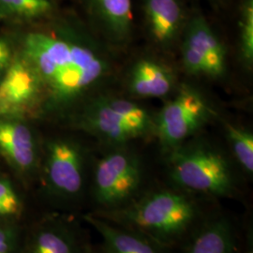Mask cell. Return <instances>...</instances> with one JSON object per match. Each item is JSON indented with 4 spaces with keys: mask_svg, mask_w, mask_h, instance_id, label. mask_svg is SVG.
<instances>
[{
    "mask_svg": "<svg viewBox=\"0 0 253 253\" xmlns=\"http://www.w3.org/2000/svg\"><path fill=\"white\" fill-rule=\"evenodd\" d=\"M54 31L27 35V60L59 102H68L106 78L110 63L99 51Z\"/></svg>",
    "mask_w": 253,
    "mask_h": 253,
    "instance_id": "1",
    "label": "cell"
},
{
    "mask_svg": "<svg viewBox=\"0 0 253 253\" xmlns=\"http://www.w3.org/2000/svg\"><path fill=\"white\" fill-rule=\"evenodd\" d=\"M45 179L49 189L62 197H74L84 184V164L80 148L73 142L56 140L48 145Z\"/></svg>",
    "mask_w": 253,
    "mask_h": 253,
    "instance_id": "6",
    "label": "cell"
},
{
    "mask_svg": "<svg viewBox=\"0 0 253 253\" xmlns=\"http://www.w3.org/2000/svg\"><path fill=\"white\" fill-rule=\"evenodd\" d=\"M84 126L93 134L113 145H124L145 134L104 103L95 100L84 115Z\"/></svg>",
    "mask_w": 253,
    "mask_h": 253,
    "instance_id": "11",
    "label": "cell"
},
{
    "mask_svg": "<svg viewBox=\"0 0 253 253\" xmlns=\"http://www.w3.org/2000/svg\"><path fill=\"white\" fill-rule=\"evenodd\" d=\"M22 203L12 184L7 179H0V217L19 215Z\"/></svg>",
    "mask_w": 253,
    "mask_h": 253,
    "instance_id": "21",
    "label": "cell"
},
{
    "mask_svg": "<svg viewBox=\"0 0 253 253\" xmlns=\"http://www.w3.org/2000/svg\"><path fill=\"white\" fill-rule=\"evenodd\" d=\"M145 30L155 43L172 45L183 34L190 16L186 0H141Z\"/></svg>",
    "mask_w": 253,
    "mask_h": 253,
    "instance_id": "7",
    "label": "cell"
},
{
    "mask_svg": "<svg viewBox=\"0 0 253 253\" xmlns=\"http://www.w3.org/2000/svg\"><path fill=\"white\" fill-rule=\"evenodd\" d=\"M86 221L101 235L106 253H161L152 241L97 216H85Z\"/></svg>",
    "mask_w": 253,
    "mask_h": 253,
    "instance_id": "14",
    "label": "cell"
},
{
    "mask_svg": "<svg viewBox=\"0 0 253 253\" xmlns=\"http://www.w3.org/2000/svg\"><path fill=\"white\" fill-rule=\"evenodd\" d=\"M54 12V0H0V16L3 17L46 18Z\"/></svg>",
    "mask_w": 253,
    "mask_h": 253,
    "instance_id": "17",
    "label": "cell"
},
{
    "mask_svg": "<svg viewBox=\"0 0 253 253\" xmlns=\"http://www.w3.org/2000/svg\"><path fill=\"white\" fill-rule=\"evenodd\" d=\"M237 24L241 57L245 65L250 69L253 64V0H240Z\"/></svg>",
    "mask_w": 253,
    "mask_h": 253,
    "instance_id": "20",
    "label": "cell"
},
{
    "mask_svg": "<svg viewBox=\"0 0 253 253\" xmlns=\"http://www.w3.org/2000/svg\"><path fill=\"white\" fill-rule=\"evenodd\" d=\"M141 182L142 166L138 157L126 150H115L105 155L96 166V202L105 210L121 208L135 197Z\"/></svg>",
    "mask_w": 253,
    "mask_h": 253,
    "instance_id": "5",
    "label": "cell"
},
{
    "mask_svg": "<svg viewBox=\"0 0 253 253\" xmlns=\"http://www.w3.org/2000/svg\"><path fill=\"white\" fill-rule=\"evenodd\" d=\"M213 115L209 100L201 92L183 85L163 106L154 122V129L163 147L172 151L208 123Z\"/></svg>",
    "mask_w": 253,
    "mask_h": 253,
    "instance_id": "4",
    "label": "cell"
},
{
    "mask_svg": "<svg viewBox=\"0 0 253 253\" xmlns=\"http://www.w3.org/2000/svg\"><path fill=\"white\" fill-rule=\"evenodd\" d=\"M0 151L19 170L31 169L36 161L31 130L17 121L0 118Z\"/></svg>",
    "mask_w": 253,
    "mask_h": 253,
    "instance_id": "12",
    "label": "cell"
},
{
    "mask_svg": "<svg viewBox=\"0 0 253 253\" xmlns=\"http://www.w3.org/2000/svg\"><path fill=\"white\" fill-rule=\"evenodd\" d=\"M185 253H236L234 230L226 218H218L203 227Z\"/></svg>",
    "mask_w": 253,
    "mask_h": 253,
    "instance_id": "15",
    "label": "cell"
},
{
    "mask_svg": "<svg viewBox=\"0 0 253 253\" xmlns=\"http://www.w3.org/2000/svg\"><path fill=\"white\" fill-rule=\"evenodd\" d=\"M172 152L171 177L181 188L215 197L234 195L235 178L220 152L205 145L179 146Z\"/></svg>",
    "mask_w": 253,
    "mask_h": 253,
    "instance_id": "3",
    "label": "cell"
},
{
    "mask_svg": "<svg viewBox=\"0 0 253 253\" xmlns=\"http://www.w3.org/2000/svg\"><path fill=\"white\" fill-rule=\"evenodd\" d=\"M42 82L30 63L17 60L0 83V118L23 111L35 101Z\"/></svg>",
    "mask_w": 253,
    "mask_h": 253,
    "instance_id": "8",
    "label": "cell"
},
{
    "mask_svg": "<svg viewBox=\"0 0 253 253\" xmlns=\"http://www.w3.org/2000/svg\"><path fill=\"white\" fill-rule=\"evenodd\" d=\"M10 51L8 43L0 40V70L6 65L9 60Z\"/></svg>",
    "mask_w": 253,
    "mask_h": 253,
    "instance_id": "23",
    "label": "cell"
},
{
    "mask_svg": "<svg viewBox=\"0 0 253 253\" xmlns=\"http://www.w3.org/2000/svg\"><path fill=\"white\" fill-rule=\"evenodd\" d=\"M100 217L154 243L166 245L179 239L190 230L198 217V208L181 192L159 190L133 199L121 208L104 210Z\"/></svg>",
    "mask_w": 253,
    "mask_h": 253,
    "instance_id": "2",
    "label": "cell"
},
{
    "mask_svg": "<svg viewBox=\"0 0 253 253\" xmlns=\"http://www.w3.org/2000/svg\"><path fill=\"white\" fill-rule=\"evenodd\" d=\"M102 100L109 108L140 129L145 135L154 128V122L148 112L134 102L114 97L102 98Z\"/></svg>",
    "mask_w": 253,
    "mask_h": 253,
    "instance_id": "18",
    "label": "cell"
},
{
    "mask_svg": "<svg viewBox=\"0 0 253 253\" xmlns=\"http://www.w3.org/2000/svg\"><path fill=\"white\" fill-rule=\"evenodd\" d=\"M226 133L235 158L248 173L253 172V134L243 127L227 124Z\"/></svg>",
    "mask_w": 253,
    "mask_h": 253,
    "instance_id": "19",
    "label": "cell"
},
{
    "mask_svg": "<svg viewBox=\"0 0 253 253\" xmlns=\"http://www.w3.org/2000/svg\"><path fill=\"white\" fill-rule=\"evenodd\" d=\"M92 20L113 41L129 39L134 27L132 0H84Z\"/></svg>",
    "mask_w": 253,
    "mask_h": 253,
    "instance_id": "10",
    "label": "cell"
},
{
    "mask_svg": "<svg viewBox=\"0 0 253 253\" xmlns=\"http://www.w3.org/2000/svg\"><path fill=\"white\" fill-rule=\"evenodd\" d=\"M28 253H79L72 233L64 226L50 224L38 230Z\"/></svg>",
    "mask_w": 253,
    "mask_h": 253,
    "instance_id": "16",
    "label": "cell"
},
{
    "mask_svg": "<svg viewBox=\"0 0 253 253\" xmlns=\"http://www.w3.org/2000/svg\"><path fill=\"white\" fill-rule=\"evenodd\" d=\"M17 231L10 225H0V253H13Z\"/></svg>",
    "mask_w": 253,
    "mask_h": 253,
    "instance_id": "22",
    "label": "cell"
},
{
    "mask_svg": "<svg viewBox=\"0 0 253 253\" xmlns=\"http://www.w3.org/2000/svg\"><path fill=\"white\" fill-rule=\"evenodd\" d=\"M172 71L152 59L136 62L129 75V89L142 98H161L166 96L173 86Z\"/></svg>",
    "mask_w": 253,
    "mask_h": 253,
    "instance_id": "13",
    "label": "cell"
},
{
    "mask_svg": "<svg viewBox=\"0 0 253 253\" xmlns=\"http://www.w3.org/2000/svg\"><path fill=\"white\" fill-rule=\"evenodd\" d=\"M183 35L184 45L189 46L207 57L213 77L221 76L225 73V48L207 17L199 9H190Z\"/></svg>",
    "mask_w": 253,
    "mask_h": 253,
    "instance_id": "9",
    "label": "cell"
}]
</instances>
